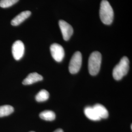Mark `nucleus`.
Here are the masks:
<instances>
[{
  "mask_svg": "<svg viewBox=\"0 0 132 132\" xmlns=\"http://www.w3.org/2000/svg\"><path fill=\"white\" fill-rule=\"evenodd\" d=\"M99 15L103 24L109 25L112 23L114 16L113 10L107 0H102L100 4Z\"/></svg>",
  "mask_w": 132,
  "mask_h": 132,
  "instance_id": "1",
  "label": "nucleus"
},
{
  "mask_svg": "<svg viewBox=\"0 0 132 132\" xmlns=\"http://www.w3.org/2000/svg\"><path fill=\"white\" fill-rule=\"evenodd\" d=\"M129 70V60L127 57H123L113 68V78L116 80H121L123 76L127 74Z\"/></svg>",
  "mask_w": 132,
  "mask_h": 132,
  "instance_id": "2",
  "label": "nucleus"
},
{
  "mask_svg": "<svg viewBox=\"0 0 132 132\" xmlns=\"http://www.w3.org/2000/svg\"><path fill=\"white\" fill-rule=\"evenodd\" d=\"M102 56L98 52H93L89 58L88 69L92 76H96L100 71L101 64Z\"/></svg>",
  "mask_w": 132,
  "mask_h": 132,
  "instance_id": "3",
  "label": "nucleus"
},
{
  "mask_svg": "<svg viewBox=\"0 0 132 132\" xmlns=\"http://www.w3.org/2000/svg\"><path fill=\"white\" fill-rule=\"evenodd\" d=\"M82 57L81 52H76L74 53L70 62L69 69L71 74L77 73L80 70L82 65Z\"/></svg>",
  "mask_w": 132,
  "mask_h": 132,
  "instance_id": "4",
  "label": "nucleus"
},
{
  "mask_svg": "<svg viewBox=\"0 0 132 132\" xmlns=\"http://www.w3.org/2000/svg\"><path fill=\"white\" fill-rule=\"evenodd\" d=\"M50 50L53 58L58 62H61L65 56L63 47L60 45L54 43L51 46Z\"/></svg>",
  "mask_w": 132,
  "mask_h": 132,
  "instance_id": "5",
  "label": "nucleus"
},
{
  "mask_svg": "<svg viewBox=\"0 0 132 132\" xmlns=\"http://www.w3.org/2000/svg\"><path fill=\"white\" fill-rule=\"evenodd\" d=\"M24 46L21 41L18 40L14 43L12 47L13 56L16 60H20L24 55Z\"/></svg>",
  "mask_w": 132,
  "mask_h": 132,
  "instance_id": "6",
  "label": "nucleus"
},
{
  "mask_svg": "<svg viewBox=\"0 0 132 132\" xmlns=\"http://www.w3.org/2000/svg\"><path fill=\"white\" fill-rule=\"evenodd\" d=\"M59 25L64 40L65 41L69 40L73 32L72 27L66 21L62 20L59 21Z\"/></svg>",
  "mask_w": 132,
  "mask_h": 132,
  "instance_id": "7",
  "label": "nucleus"
},
{
  "mask_svg": "<svg viewBox=\"0 0 132 132\" xmlns=\"http://www.w3.org/2000/svg\"><path fill=\"white\" fill-rule=\"evenodd\" d=\"M31 14L30 11L27 10L24 11L20 13V14L17 15L12 20L11 22V24L13 26H17L20 24H21L23 22L24 20H26L27 18L30 16Z\"/></svg>",
  "mask_w": 132,
  "mask_h": 132,
  "instance_id": "8",
  "label": "nucleus"
},
{
  "mask_svg": "<svg viewBox=\"0 0 132 132\" xmlns=\"http://www.w3.org/2000/svg\"><path fill=\"white\" fill-rule=\"evenodd\" d=\"M43 79L42 76L37 72H33L29 74L28 76L23 80V84L28 85L32 84L38 81H42Z\"/></svg>",
  "mask_w": 132,
  "mask_h": 132,
  "instance_id": "9",
  "label": "nucleus"
},
{
  "mask_svg": "<svg viewBox=\"0 0 132 132\" xmlns=\"http://www.w3.org/2000/svg\"><path fill=\"white\" fill-rule=\"evenodd\" d=\"M95 112L101 118H108L109 113L107 109L103 105L100 104L94 105L93 107Z\"/></svg>",
  "mask_w": 132,
  "mask_h": 132,
  "instance_id": "10",
  "label": "nucleus"
},
{
  "mask_svg": "<svg viewBox=\"0 0 132 132\" xmlns=\"http://www.w3.org/2000/svg\"><path fill=\"white\" fill-rule=\"evenodd\" d=\"M84 113L87 118L93 121H99L101 118L95 112L93 107L87 106L84 109Z\"/></svg>",
  "mask_w": 132,
  "mask_h": 132,
  "instance_id": "11",
  "label": "nucleus"
},
{
  "mask_svg": "<svg viewBox=\"0 0 132 132\" xmlns=\"http://www.w3.org/2000/svg\"><path fill=\"white\" fill-rule=\"evenodd\" d=\"M40 118L46 121H53L55 118V114L52 111L46 110L40 113Z\"/></svg>",
  "mask_w": 132,
  "mask_h": 132,
  "instance_id": "12",
  "label": "nucleus"
},
{
  "mask_svg": "<svg viewBox=\"0 0 132 132\" xmlns=\"http://www.w3.org/2000/svg\"><path fill=\"white\" fill-rule=\"evenodd\" d=\"M14 112V108L10 105L0 106V118L9 116Z\"/></svg>",
  "mask_w": 132,
  "mask_h": 132,
  "instance_id": "13",
  "label": "nucleus"
},
{
  "mask_svg": "<svg viewBox=\"0 0 132 132\" xmlns=\"http://www.w3.org/2000/svg\"><path fill=\"white\" fill-rule=\"evenodd\" d=\"M48 98L49 93L46 90H41L35 96L36 100L39 102L45 101L47 100Z\"/></svg>",
  "mask_w": 132,
  "mask_h": 132,
  "instance_id": "14",
  "label": "nucleus"
},
{
  "mask_svg": "<svg viewBox=\"0 0 132 132\" xmlns=\"http://www.w3.org/2000/svg\"><path fill=\"white\" fill-rule=\"evenodd\" d=\"M19 0H1L0 7L2 8H7L17 3Z\"/></svg>",
  "mask_w": 132,
  "mask_h": 132,
  "instance_id": "15",
  "label": "nucleus"
},
{
  "mask_svg": "<svg viewBox=\"0 0 132 132\" xmlns=\"http://www.w3.org/2000/svg\"><path fill=\"white\" fill-rule=\"evenodd\" d=\"M53 132H64L62 130V129H58L56 130L55 131H54Z\"/></svg>",
  "mask_w": 132,
  "mask_h": 132,
  "instance_id": "16",
  "label": "nucleus"
},
{
  "mask_svg": "<svg viewBox=\"0 0 132 132\" xmlns=\"http://www.w3.org/2000/svg\"><path fill=\"white\" fill-rule=\"evenodd\" d=\"M33 132V131H32V132Z\"/></svg>",
  "mask_w": 132,
  "mask_h": 132,
  "instance_id": "17",
  "label": "nucleus"
}]
</instances>
